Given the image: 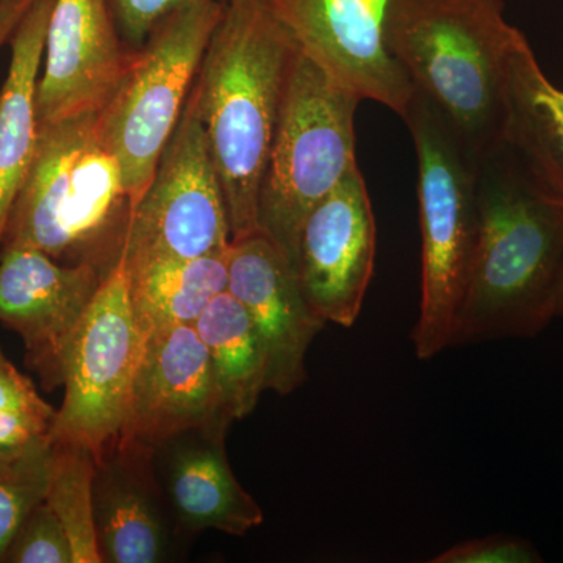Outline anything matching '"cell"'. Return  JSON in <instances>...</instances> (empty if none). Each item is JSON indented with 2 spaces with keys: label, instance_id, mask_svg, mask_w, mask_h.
<instances>
[{
  "label": "cell",
  "instance_id": "obj_1",
  "mask_svg": "<svg viewBox=\"0 0 563 563\" xmlns=\"http://www.w3.org/2000/svg\"><path fill=\"white\" fill-rule=\"evenodd\" d=\"M479 235L451 346L531 339L555 318L563 201L503 141L476 163Z\"/></svg>",
  "mask_w": 563,
  "mask_h": 563
},
{
  "label": "cell",
  "instance_id": "obj_2",
  "mask_svg": "<svg viewBox=\"0 0 563 563\" xmlns=\"http://www.w3.org/2000/svg\"><path fill=\"white\" fill-rule=\"evenodd\" d=\"M299 52L265 0H224L187 103L209 141L232 242L258 233V192Z\"/></svg>",
  "mask_w": 563,
  "mask_h": 563
},
{
  "label": "cell",
  "instance_id": "obj_3",
  "mask_svg": "<svg viewBox=\"0 0 563 563\" xmlns=\"http://www.w3.org/2000/svg\"><path fill=\"white\" fill-rule=\"evenodd\" d=\"M518 31L503 0H390L384 46L477 163L504 141Z\"/></svg>",
  "mask_w": 563,
  "mask_h": 563
},
{
  "label": "cell",
  "instance_id": "obj_4",
  "mask_svg": "<svg viewBox=\"0 0 563 563\" xmlns=\"http://www.w3.org/2000/svg\"><path fill=\"white\" fill-rule=\"evenodd\" d=\"M133 203L96 113L40 125L27 176L11 207L3 247H35L63 265L109 274L124 254Z\"/></svg>",
  "mask_w": 563,
  "mask_h": 563
},
{
  "label": "cell",
  "instance_id": "obj_5",
  "mask_svg": "<svg viewBox=\"0 0 563 563\" xmlns=\"http://www.w3.org/2000/svg\"><path fill=\"white\" fill-rule=\"evenodd\" d=\"M418 161L421 225L420 314L412 331L420 361L450 347L479 235L476 162L431 103L413 91L402 118Z\"/></svg>",
  "mask_w": 563,
  "mask_h": 563
},
{
  "label": "cell",
  "instance_id": "obj_6",
  "mask_svg": "<svg viewBox=\"0 0 563 563\" xmlns=\"http://www.w3.org/2000/svg\"><path fill=\"white\" fill-rule=\"evenodd\" d=\"M362 99L299 52L258 192V232L292 266L299 232L314 209L352 172L355 110Z\"/></svg>",
  "mask_w": 563,
  "mask_h": 563
},
{
  "label": "cell",
  "instance_id": "obj_7",
  "mask_svg": "<svg viewBox=\"0 0 563 563\" xmlns=\"http://www.w3.org/2000/svg\"><path fill=\"white\" fill-rule=\"evenodd\" d=\"M222 11L224 0H199L166 16L133 51L120 85L96 113L99 139L120 163L133 210L184 113Z\"/></svg>",
  "mask_w": 563,
  "mask_h": 563
},
{
  "label": "cell",
  "instance_id": "obj_8",
  "mask_svg": "<svg viewBox=\"0 0 563 563\" xmlns=\"http://www.w3.org/2000/svg\"><path fill=\"white\" fill-rule=\"evenodd\" d=\"M143 344L122 255L103 277L70 344L65 399L51 432L54 442L81 444L98 461L120 440Z\"/></svg>",
  "mask_w": 563,
  "mask_h": 563
},
{
  "label": "cell",
  "instance_id": "obj_9",
  "mask_svg": "<svg viewBox=\"0 0 563 563\" xmlns=\"http://www.w3.org/2000/svg\"><path fill=\"white\" fill-rule=\"evenodd\" d=\"M231 243L209 141L187 103L133 210L122 255L132 269L163 258L222 257Z\"/></svg>",
  "mask_w": 563,
  "mask_h": 563
},
{
  "label": "cell",
  "instance_id": "obj_10",
  "mask_svg": "<svg viewBox=\"0 0 563 563\" xmlns=\"http://www.w3.org/2000/svg\"><path fill=\"white\" fill-rule=\"evenodd\" d=\"M103 277L96 266L63 265L35 247L0 250V322L21 336L44 390L65 383L70 344Z\"/></svg>",
  "mask_w": 563,
  "mask_h": 563
},
{
  "label": "cell",
  "instance_id": "obj_11",
  "mask_svg": "<svg viewBox=\"0 0 563 563\" xmlns=\"http://www.w3.org/2000/svg\"><path fill=\"white\" fill-rule=\"evenodd\" d=\"M374 258L376 221L357 166L303 221L292 269L320 320L352 328L372 282Z\"/></svg>",
  "mask_w": 563,
  "mask_h": 563
},
{
  "label": "cell",
  "instance_id": "obj_12",
  "mask_svg": "<svg viewBox=\"0 0 563 563\" xmlns=\"http://www.w3.org/2000/svg\"><path fill=\"white\" fill-rule=\"evenodd\" d=\"M307 57L358 98L406 117L413 87L384 46L390 0H265Z\"/></svg>",
  "mask_w": 563,
  "mask_h": 563
},
{
  "label": "cell",
  "instance_id": "obj_13",
  "mask_svg": "<svg viewBox=\"0 0 563 563\" xmlns=\"http://www.w3.org/2000/svg\"><path fill=\"white\" fill-rule=\"evenodd\" d=\"M232 421L195 325H169L144 335L131 409L118 442L155 448L177 433Z\"/></svg>",
  "mask_w": 563,
  "mask_h": 563
},
{
  "label": "cell",
  "instance_id": "obj_14",
  "mask_svg": "<svg viewBox=\"0 0 563 563\" xmlns=\"http://www.w3.org/2000/svg\"><path fill=\"white\" fill-rule=\"evenodd\" d=\"M133 51L122 41L110 0H54L36 88L40 125L101 111Z\"/></svg>",
  "mask_w": 563,
  "mask_h": 563
},
{
  "label": "cell",
  "instance_id": "obj_15",
  "mask_svg": "<svg viewBox=\"0 0 563 563\" xmlns=\"http://www.w3.org/2000/svg\"><path fill=\"white\" fill-rule=\"evenodd\" d=\"M228 291L239 299L266 354V390L287 396L306 383V355L324 328L303 298L291 263L263 233L231 243Z\"/></svg>",
  "mask_w": 563,
  "mask_h": 563
},
{
  "label": "cell",
  "instance_id": "obj_16",
  "mask_svg": "<svg viewBox=\"0 0 563 563\" xmlns=\"http://www.w3.org/2000/svg\"><path fill=\"white\" fill-rule=\"evenodd\" d=\"M92 518L102 563H158L174 553L172 510L152 448L117 442L96 461Z\"/></svg>",
  "mask_w": 563,
  "mask_h": 563
},
{
  "label": "cell",
  "instance_id": "obj_17",
  "mask_svg": "<svg viewBox=\"0 0 563 563\" xmlns=\"http://www.w3.org/2000/svg\"><path fill=\"white\" fill-rule=\"evenodd\" d=\"M229 426L177 433L152 448V462L181 533L213 529L246 536L263 523V510L244 490L225 453Z\"/></svg>",
  "mask_w": 563,
  "mask_h": 563
},
{
  "label": "cell",
  "instance_id": "obj_18",
  "mask_svg": "<svg viewBox=\"0 0 563 563\" xmlns=\"http://www.w3.org/2000/svg\"><path fill=\"white\" fill-rule=\"evenodd\" d=\"M54 0H33L11 36V60L0 88V243L40 136L36 88Z\"/></svg>",
  "mask_w": 563,
  "mask_h": 563
},
{
  "label": "cell",
  "instance_id": "obj_19",
  "mask_svg": "<svg viewBox=\"0 0 563 563\" xmlns=\"http://www.w3.org/2000/svg\"><path fill=\"white\" fill-rule=\"evenodd\" d=\"M504 141L536 180L563 201V90L548 79L523 33L507 60Z\"/></svg>",
  "mask_w": 563,
  "mask_h": 563
},
{
  "label": "cell",
  "instance_id": "obj_20",
  "mask_svg": "<svg viewBox=\"0 0 563 563\" xmlns=\"http://www.w3.org/2000/svg\"><path fill=\"white\" fill-rule=\"evenodd\" d=\"M129 277L143 335L169 325H195L211 299L228 291V254L152 261L129 269Z\"/></svg>",
  "mask_w": 563,
  "mask_h": 563
},
{
  "label": "cell",
  "instance_id": "obj_21",
  "mask_svg": "<svg viewBox=\"0 0 563 563\" xmlns=\"http://www.w3.org/2000/svg\"><path fill=\"white\" fill-rule=\"evenodd\" d=\"M196 332L206 344L222 401L233 421L243 420L266 390V354L250 314L231 292L211 299Z\"/></svg>",
  "mask_w": 563,
  "mask_h": 563
},
{
  "label": "cell",
  "instance_id": "obj_22",
  "mask_svg": "<svg viewBox=\"0 0 563 563\" xmlns=\"http://www.w3.org/2000/svg\"><path fill=\"white\" fill-rule=\"evenodd\" d=\"M95 473L96 457L88 448L52 440L46 501L68 533L74 563H102L92 518Z\"/></svg>",
  "mask_w": 563,
  "mask_h": 563
},
{
  "label": "cell",
  "instance_id": "obj_23",
  "mask_svg": "<svg viewBox=\"0 0 563 563\" xmlns=\"http://www.w3.org/2000/svg\"><path fill=\"white\" fill-rule=\"evenodd\" d=\"M51 462V435L21 453L0 455V562L25 515L46 499Z\"/></svg>",
  "mask_w": 563,
  "mask_h": 563
},
{
  "label": "cell",
  "instance_id": "obj_24",
  "mask_svg": "<svg viewBox=\"0 0 563 563\" xmlns=\"http://www.w3.org/2000/svg\"><path fill=\"white\" fill-rule=\"evenodd\" d=\"M2 563H74L68 533L46 499L25 515Z\"/></svg>",
  "mask_w": 563,
  "mask_h": 563
},
{
  "label": "cell",
  "instance_id": "obj_25",
  "mask_svg": "<svg viewBox=\"0 0 563 563\" xmlns=\"http://www.w3.org/2000/svg\"><path fill=\"white\" fill-rule=\"evenodd\" d=\"M542 555L521 537L493 533L448 548L431 563H539Z\"/></svg>",
  "mask_w": 563,
  "mask_h": 563
},
{
  "label": "cell",
  "instance_id": "obj_26",
  "mask_svg": "<svg viewBox=\"0 0 563 563\" xmlns=\"http://www.w3.org/2000/svg\"><path fill=\"white\" fill-rule=\"evenodd\" d=\"M124 43L139 49L166 16L199 0H110Z\"/></svg>",
  "mask_w": 563,
  "mask_h": 563
},
{
  "label": "cell",
  "instance_id": "obj_27",
  "mask_svg": "<svg viewBox=\"0 0 563 563\" xmlns=\"http://www.w3.org/2000/svg\"><path fill=\"white\" fill-rule=\"evenodd\" d=\"M0 412H20L55 418L57 410L44 401L35 385L0 351Z\"/></svg>",
  "mask_w": 563,
  "mask_h": 563
},
{
  "label": "cell",
  "instance_id": "obj_28",
  "mask_svg": "<svg viewBox=\"0 0 563 563\" xmlns=\"http://www.w3.org/2000/svg\"><path fill=\"white\" fill-rule=\"evenodd\" d=\"M55 418L20 412H0V455L21 453L25 448L46 439Z\"/></svg>",
  "mask_w": 563,
  "mask_h": 563
},
{
  "label": "cell",
  "instance_id": "obj_29",
  "mask_svg": "<svg viewBox=\"0 0 563 563\" xmlns=\"http://www.w3.org/2000/svg\"><path fill=\"white\" fill-rule=\"evenodd\" d=\"M32 3L33 0H3L0 3V47L9 43Z\"/></svg>",
  "mask_w": 563,
  "mask_h": 563
},
{
  "label": "cell",
  "instance_id": "obj_30",
  "mask_svg": "<svg viewBox=\"0 0 563 563\" xmlns=\"http://www.w3.org/2000/svg\"><path fill=\"white\" fill-rule=\"evenodd\" d=\"M563 317V274L561 285H559L558 301H555V318Z\"/></svg>",
  "mask_w": 563,
  "mask_h": 563
},
{
  "label": "cell",
  "instance_id": "obj_31",
  "mask_svg": "<svg viewBox=\"0 0 563 563\" xmlns=\"http://www.w3.org/2000/svg\"><path fill=\"white\" fill-rule=\"evenodd\" d=\"M2 2H3V0H0V3H2Z\"/></svg>",
  "mask_w": 563,
  "mask_h": 563
},
{
  "label": "cell",
  "instance_id": "obj_32",
  "mask_svg": "<svg viewBox=\"0 0 563 563\" xmlns=\"http://www.w3.org/2000/svg\"><path fill=\"white\" fill-rule=\"evenodd\" d=\"M0 351H2V347H0Z\"/></svg>",
  "mask_w": 563,
  "mask_h": 563
}]
</instances>
